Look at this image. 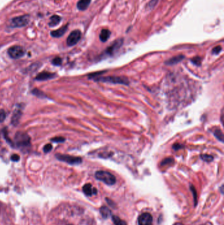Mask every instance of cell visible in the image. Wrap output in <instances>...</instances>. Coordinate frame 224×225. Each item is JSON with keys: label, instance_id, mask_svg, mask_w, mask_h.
Segmentation results:
<instances>
[{"label": "cell", "instance_id": "8fae6325", "mask_svg": "<svg viewBox=\"0 0 224 225\" xmlns=\"http://www.w3.org/2000/svg\"><path fill=\"white\" fill-rule=\"evenodd\" d=\"M83 192L87 196H91L95 195L97 193V190L95 188H93L91 184H86L83 186Z\"/></svg>", "mask_w": 224, "mask_h": 225}, {"label": "cell", "instance_id": "2e32d148", "mask_svg": "<svg viewBox=\"0 0 224 225\" xmlns=\"http://www.w3.org/2000/svg\"><path fill=\"white\" fill-rule=\"evenodd\" d=\"M110 36V31L108 29H103L101 30L100 35H99V38H100V40L101 42H105L108 40Z\"/></svg>", "mask_w": 224, "mask_h": 225}, {"label": "cell", "instance_id": "ffe728a7", "mask_svg": "<svg viewBox=\"0 0 224 225\" xmlns=\"http://www.w3.org/2000/svg\"><path fill=\"white\" fill-rule=\"evenodd\" d=\"M214 134L220 141H221L222 142H223V134L220 129H216L214 132Z\"/></svg>", "mask_w": 224, "mask_h": 225}, {"label": "cell", "instance_id": "83f0119b", "mask_svg": "<svg viewBox=\"0 0 224 225\" xmlns=\"http://www.w3.org/2000/svg\"><path fill=\"white\" fill-rule=\"evenodd\" d=\"M157 2H158V0H151V1L148 3L147 8H149V9L153 8L154 6L157 4Z\"/></svg>", "mask_w": 224, "mask_h": 225}, {"label": "cell", "instance_id": "cb8c5ba5", "mask_svg": "<svg viewBox=\"0 0 224 225\" xmlns=\"http://www.w3.org/2000/svg\"><path fill=\"white\" fill-rule=\"evenodd\" d=\"M191 61L196 65H200L201 64V58L200 57H195L191 59Z\"/></svg>", "mask_w": 224, "mask_h": 225}, {"label": "cell", "instance_id": "8992f818", "mask_svg": "<svg viewBox=\"0 0 224 225\" xmlns=\"http://www.w3.org/2000/svg\"><path fill=\"white\" fill-rule=\"evenodd\" d=\"M25 49L20 46H14L8 49V54L13 59H17L21 58L25 54Z\"/></svg>", "mask_w": 224, "mask_h": 225}, {"label": "cell", "instance_id": "7c38bea8", "mask_svg": "<svg viewBox=\"0 0 224 225\" xmlns=\"http://www.w3.org/2000/svg\"><path fill=\"white\" fill-rule=\"evenodd\" d=\"M67 28H68V24L65 25V26H64L63 27L60 28L58 30L51 31V35L54 38L61 37L62 36H63L65 34V32H66V30H67Z\"/></svg>", "mask_w": 224, "mask_h": 225}, {"label": "cell", "instance_id": "44dd1931", "mask_svg": "<svg viewBox=\"0 0 224 225\" xmlns=\"http://www.w3.org/2000/svg\"><path fill=\"white\" fill-rule=\"evenodd\" d=\"M201 158L206 162H211L214 159L213 156L207 155V154H202L201 155Z\"/></svg>", "mask_w": 224, "mask_h": 225}, {"label": "cell", "instance_id": "277c9868", "mask_svg": "<svg viewBox=\"0 0 224 225\" xmlns=\"http://www.w3.org/2000/svg\"><path fill=\"white\" fill-rule=\"evenodd\" d=\"M56 158L61 161H63L70 165H79L82 162V159L80 157L75 156L63 155V154H56Z\"/></svg>", "mask_w": 224, "mask_h": 225}, {"label": "cell", "instance_id": "4316f807", "mask_svg": "<svg viewBox=\"0 0 224 225\" xmlns=\"http://www.w3.org/2000/svg\"><path fill=\"white\" fill-rule=\"evenodd\" d=\"M6 118V113L5 111L3 109H0V122H2L4 121Z\"/></svg>", "mask_w": 224, "mask_h": 225}, {"label": "cell", "instance_id": "484cf974", "mask_svg": "<svg viewBox=\"0 0 224 225\" xmlns=\"http://www.w3.org/2000/svg\"><path fill=\"white\" fill-rule=\"evenodd\" d=\"M52 148H53L52 145L50 144V143H47V144H46V146H44V147H43V152L45 153H48L51 151Z\"/></svg>", "mask_w": 224, "mask_h": 225}, {"label": "cell", "instance_id": "d6a6232c", "mask_svg": "<svg viewBox=\"0 0 224 225\" xmlns=\"http://www.w3.org/2000/svg\"><path fill=\"white\" fill-rule=\"evenodd\" d=\"M182 147H183V146H182V145H180L179 143H176V144L173 146V148L174 149H175V150H178L179 149L182 148Z\"/></svg>", "mask_w": 224, "mask_h": 225}, {"label": "cell", "instance_id": "52a82bcc", "mask_svg": "<svg viewBox=\"0 0 224 225\" xmlns=\"http://www.w3.org/2000/svg\"><path fill=\"white\" fill-rule=\"evenodd\" d=\"M81 36H82V33H81L79 30H73L69 34V36H68L67 38L66 42L68 46H73L74 45H76L81 39Z\"/></svg>", "mask_w": 224, "mask_h": 225}, {"label": "cell", "instance_id": "f546056e", "mask_svg": "<svg viewBox=\"0 0 224 225\" xmlns=\"http://www.w3.org/2000/svg\"><path fill=\"white\" fill-rule=\"evenodd\" d=\"M172 162H173V159H172V158H167V159H165L163 161V162H161V165H167L168 163H171Z\"/></svg>", "mask_w": 224, "mask_h": 225}, {"label": "cell", "instance_id": "ac0fdd59", "mask_svg": "<svg viewBox=\"0 0 224 225\" xmlns=\"http://www.w3.org/2000/svg\"><path fill=\"white\" fill-rule=\"evenodd\" d=\"M61 20V18L58 15H53L50 18V22H49V27H55L56 25L60 23Z\"/></svg>", "mask_w": 224, "mask_h": 225}, {"label": "cell", "instance_id": "603a6c76", "mask_svg": "<svg viewBox=\"0 0 224 225\" xmlns=\"http://www.w3.org/2000/svg\"><path fill=\"white\" fill-rule=\"evenodd\" d=\"M52 63L54 65H56V66H59L61 65L62 63V59L61 58L59 57H56L55 58H54L52 61Z\"/></svg>", "mask_w": 224, "mask_h": 225}, {"label": "cell", "instance_id": "d6986e66", "mask_svg": "<svg viewBox=\"0 0 224 225\" xmlns=\"http://www.w3.org/2000/svg\"><path fill=\"white\" fill-rule=\"evenodd\" d=\"M112 219H113V221L115 225H127L126 221L122 220L120 218L116 215L112 216Z\"/></svg>", "mask_w": 224, "mask_h": 225}, {"label": "cell", "instance_id": "6da1fadb", "mask_svg": "<svg viewBox=\"0 0 224 225\" xmlns=\"http://www.w3.org/2000/svg\"><path fill=\"white\" fill-rule=\"evenodd\" d=\"M95 178L103 182L105 184L112 186L114 185L116 182V178L113 174L105 171H99L95 172Z\"/></svg>", "mask_w": 224, "mask_h": 225}, {"label": "cell", "instance_id": "ba28073f", "mask_svg": "<svg viewBox=\"0 0 224 225\" xmlns=\"http://www.w3.org/2000/svg\"><path fill=\"white\" fill-rule=\"evenodd\" d=\"M122 44H123V39L122 38L116 40L110 46H109V48L106 49L104 54L107 56H112L113 55H114V53L117 51L118 49H119L120 48V47L122 46Z\"/></svg>", "mask_w": 224, "mask_h": 225}, {"label": "cell", "instance_id": "f1b7e54d", "mask_svg": "<svg viewBox=\"0 0 224 225\" xmlns=\"http://www.w3.org/2000/svg\"><path fill=\"white\" fill-rule=\"evenodd\" d=\"M222 49V47H221L220 46H216V47H215V48L213 49L212 53H213L214 54H215V55H217V54H219V53L221 52Z\"/></svg>", "mask_w": 224, "mask_h": 225}, {"label": "cell", "instance_id": "5b68a950", "mask_svg": "<svg viewBox=\"0 0 224 225\" xmlns=\"http://www.w3.org/2000/svg\"><path fill=\"white\" fill-rule=\"evenodd\" d=\"M30 20V16L28 15L15 17L11 20V27L14 28L25 27L29 23Z\"/></svg>", "mask_w": 224, "mask_h": 225}, {"label": "cell", "instance_id": "4dcf8cb0", "mask_svg": "<svg viewBox=\"0 0 224 225\" xmlns=\"http://www.w3.org/2000/svg\"><path fill=\"white\" fill-rule=\"evenodd\" d=\"M11 161H15V162L18 161L20 160V156L17 154H13L11 157Z\"/></svg>", "mask_w": 224, "mask_h": 225}, {"label": "cell", "instance_id": "1f68e13d", "mask_svg": "<svg viewBox=\"0 0 224 225\" xmlns=\"http://www.w3.org/2000/svg\"><path fill=\"white\" fill-rule=\"evenodd\" d=\"M191 191L192 192V193H193V196H194V199H195V205H196V204H197V192H196V190H195V188H194V186H191Z\"/></svg>", "mask_w": 224, "mask_h": 225}, {"label": "cell", "instance_id": "7a4b0ae2", "mask_svg": "<svg viewBox=\"0 0 224 225\" xmlns=\"http://www.w3.org/2000/svg\"><path fill=\"white\" fill-rule=\"evenodd\" d=\"M97 82H109L113 84H120L128 85L129 84V80L127 78L123 77H97L93 78Z\"/></svg>", "mask_w": 224, "mask_h": 225}, {"label": "cell", "instance_id": "9c48e42d", "mask_svg": "<svg viewBox=\"0 0 224 225\" xmlns=\"http://www.w3.org/2000/svg\"><path fill=\"white\" fill-rule=\"evenodd\" d=\"M153 217L149 212H144L138 218L139 225H152Z\"/></svg>", "mask_w": 224, "mask_h": 225}, {"label": "cell", "instance_id": "e0dca14e", "mask_svg": "<svg viewBox=\"0 0 224 225\" xmlns=\"http://www.w3.org/2000/svg\"><path fill=\"white\" fill-rule=\"evenodd\" d=\"M100 212L102 217L105 218V219H107V218H108L112 215L111 211L107 207H105V206H103V207L101 208Z\"/></svg>", "mask_w": 224, "mask_h": 225}, {"label": "cell", "instance_id": "4fadbf2b", "mask_svg": "<svg viewBox=\"0 0 224 225\" xmlns=\"http://www.w3.org/2000/svg\"><path fill=\"white\" fill-rule=\"evenodd\" d=\"M185 58V56L182 55H179L178 56H176V57H173L170 59H168V61H166L165 62V64L168 65H176L178 62H181L183 59Z\"/></svg>", "mask_w": 224, "mask_h": 225}, {"label": "cell", "instance_id": "5bb4252c", "mask_svg": "<svg viewBox=\"0 0 224 225\" xmlns=\"http://www.w3.org/2000/svg\"><path fill=\"white\" fill-rule=\"evenodd\" d=\"M91 0H80L77 3V8L80 11H84L89 7Z\"/></svg>", "mask_w": 224, "mask_h": 225}, {"label": "cell", "instance_id": "30bf717a", "mask_svg": "<svg viewBox=\"0 0 224 225\" xmlns=\"http://www.w3.org/2000/svg\"><path fill=\"white\" fill-rule=\"evenodd\" d=\"M55 77H56V74H55V73L43 71L37 75V77H36V80H38L39 81L47 80L53 78Z\"/></svg>", "mask_w": 224, "mask_h": 225}, {"label": "cell", "instance_id": "7402d4cb", "mask_svg": "<svg viewBox=\"0 0 224 225\" xmlns=\"http://www.w3.org/2000/svg\"><path fill=\"white\" fill-rule=\"evenodd\" d=\"M32 93L39 98H44L45 97L44 93H43L41 91H40L38 89H34V90H32Z\"/></svg>", "mask_w": 224, "mask_h": 225}, {"label": "cell", "instance_id": "3957f363", "mask_svg": "<svg viewBox=\"0 0 224 225\" xmlns=\"http://www.w3.org/2000/svg\"><path fill=\"white\" fill-rule=\"evenodd\" d=\"M15 145L19 148H28L30 146V138L29 136L22 132H18L15 136Z\"/></svg>", "mask_w": 224, "mask_h": 225}, {"label": "cell", "instance_id": "9a60e30c", "mask_svg": "<svg viewBox=\"0 0 224 225\" xmlns=\"http://www.w3.org/2000/svg\"><path fill=\"white\" fill-rule=\"evenodd\" d=\"M21 115H22L21 111L20 109H16L13 112V117L11 118L12 124L14 125H17L20 120Z\"/></svg>", "mask_w": 224, "mask_h": 225}, {"label": "cell", "instance_id": "d4e9b609", "mask_svg": "<svg viewBox=\"0 0 224 225\" xmlns=\"http://www.w3.org/2000/svg\"><path fill=\"white\" fill-rule=\"evenodd\" d=\"M52 142H57V143H60V142H65V139L63 137H55L53 138H52L51 140Z\"/></svg>", "mask_w": 224, "mask_h": 225}]
</instances>
